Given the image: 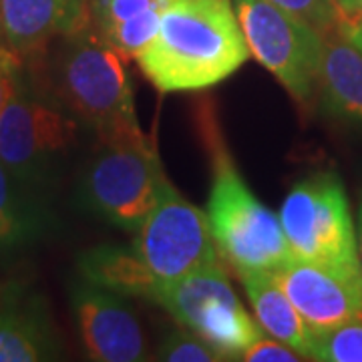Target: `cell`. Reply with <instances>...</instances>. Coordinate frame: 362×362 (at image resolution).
<instances>
[{
    "instance_id": "cell-23",
    "label": "cell",
    "mask_w": 362,
    "mask_h": 362,
    "mask_svg": "<svg viewBox=\"0 0 362 362\" xmlns=\"http://www.w3.org/2000/svg\"><path fill=\"white\" fill-rule=\"evenodd\" d=\"M18 89V78L13 71V61L6 54H0V115L4 107L11 103Z\"/></svg>"
},
{
    "instance_id": "cell-22",
    "label": "cell",
    "mask_w": 362,
    "mask_h": 362,
    "mask_svg": "<svg viewBox=\"0 0 362 362\" xmlns=\"http://www.w3.org/2000/svg\"><path fill=\"white\" fill-rule=\"evenodd\" d=\"M242 361L246 362H298L304 361L296 350L276 338L262 337L244 352Z\"/></svg>"
},
{
    "instance_id": "cell-13",
    "label": "cell",
    "mask_w": 362,
    "mask_h": 362,
    "mask_svg": "<svg viewBox=\"0 0 362 362\" xmlns=\"http://www.w3.org/2000/svg\"><path fill=\"white\" fill-rule=\"evenodd\" d=\"M0 26L14 52H33L85 26L83 0H0Z\"/></svg>"
},
{
    "instance_id": "cell-18",
    "label": "cell",
    "mask_w": 362,
    "mask_h": 362,
    "mask_svg": "<svg viewBox=\"0 0 362 362\" xmlns=\"http://www.w3.org/2000/svg\"><path fill=\"white\" fill-rule=\"evenodd\" d=\"M45 228L47 216L35 202L33 187L0 161V252L25 246Z\"/></svg>"
},
{
    "instance_id": "cell-27",
    "label": "cell",
    "mask_w": 362,
    "mask_h": 362,
    "mask_svg": "<svg viewBox=\"0 0 362 362\" xmlns=\"http://www.w3.org/2000/svg\"><path fill=\"white\" fill-rule=\"evenodd\" d=\"M354 18H362V0H354Z\"/></svg>"
},
{
    "instance_id": "cell-17",
    "label": "cell",
    "mask_w": 362,
    "mask_h": 362,
    "mask_svg": "<svg viewBox=\"0 0 362 362\" xmlns=\"http://www.w3.org/2000/svg\"><path fill=\"white\" fill-rule=\"evenodd\" d=\"M240 278L262 330L296 350L304 361L310 358L314 330L302 318L288 294L276 284L272 274H246Z\"/></svg>"
},
{
    "instance_id": "cell-26",
    "label": "cell",
    "mask_w": 362,
    "mask_h": 362,
    "mask_svg": "<svg viewBox=\"0 0 362 362\" xmlns=\"http://www.w3.org/2000/svg\"><path fill=\"white\" fill-rule=\"evenodd\" d=\"M356 242H358V262H361L362 272V204L358 209V228H356Z\"/></svg>"
},
{
    "instance_id": "cell-7",
    "label": "cell",
    "mask_w": 362,
    "mask_h": 362,
    "mask_svg": "<svg viewBox=\"0 0 362 362\" xmlns=\"http://www.w3.org/2000/svg\"><path fill=\"white\" fill-rule=\"evenodd\" d=\"M247 49L298 103L318 90L324 35L270 0H233Z\"/></svg>"
},
{
    "instance_id": "cell-3",
    "label": "cell",
    "mask_w": 362,
    "mask_h": 362,
    "mask_svg": "<svg viewBox=\"0 0 362 362\" xmlns=\"http://www.w3.org/2000/svg\"><path fill=\"white\" fill-rule=\"evenodd\" d=\"M59 89L73 115L99 139L141 135L127 59L95 30L71 33L59 59Z\"/></svg>"
},
{
    "instance_id": "cell-6",
    "label": "cell",
    "mask_w": 362,
    "mask_h": 362,
    "mask_svg": "<svg viewBox=\"0 0 362 362\" xmlns=\"http://www.w3.org/2000/svg\"><path fill=\"white\" fill-rule=\"evenodd\" d=\"M157 304L226 361H242L244 352L264 337L258 320L250 316L235 294L221 258L163 286Z\"/></svg>"
},
{
    "instance_id": "cell-16",
    "label": "cell",
    "mask_w": 362,
    "mask_h": 362,
    "mask_svg": "<svg viewBox=\"0 0 362 362\" xmlns=\"http://www.w3.org/2000/svg\"><path fill=\"white\" fill-rule=\"evenodd\" d=\"M168 0H90V16L97 33L127 61L156 37Z\"/></svg>"
},
{
    "instance_id": "cell-25",
    "label": "cell",
    "mask_w": 362,
    "mask_h": 362,
    "mask_svg": "<svg viewBox=\"0 0 362 362\" xmlns=\"http://www.w3.org/2000/svg\"><path fill=\"white\" fill-rule=\"evenodd\" d=\"M346 18H354V0H334Z\"/></svg>"
},
{
    "instance_id": "cell-2",
    "label": "cell",
    "mask_w": 362,
    "mask_h": 362,
    "mask_svg": "<svg viewBox=\"0 0 362 362\" xmlns=\"http://www.w3.org/2000/svg\"><path fill=\"white\" fill-rule=\"evenodd\" d=\"M202 133L211 156V189L207 202V218L214 242L221 259L235 274H272L294 258L280 216L264 206L247 187L233 163L220 127L209 113H204Z\"/></svg>"
},
{
    "instance_id": "cell-8",
    "label": "cell",
    "mask_w": 362,
    "mask_h": 362,
    "mask_svg": "<svg viewBox=\"0 0 362 362\" xmlns=\"http://www.w3.org/2000/svg\"><path fill=\"white\" fill-rule=\"evenodd\" d=\"M77 143L75 117L21 87L0 115V161L30 187L49 183Z\"/></svg>"
},
{
    "instance_id": "cell-4",
    "label": "cell",
    "mask_w": 362,
    "mask_h": 362,
    "mask_svg": "<svg viewBox=\"0 0 362 362\" xmlns=\"http://www.w3.org/2000/svg\"><path fill=\"white\" fill-rule=\"evenodd\" d=\"M165 173L145 133L105 139L77 185L78 204L99 220L133 232L156 206Z\"/></svg>"
},
{
    "instance_id": "cell-12",
    "label": "cell",
    "mask_w": 362,
    "mask_h": 362,
    "mask_svg": "<svg viewBox=\"0 0 362 362\" xmlns=\"http://www.w3.org/2000/svg\"><path fill=\"white\" fill-rule=\"evenodd\" d=\"M61 354L49 308L37 296L0 302V362H45Z\"/></svg>"
},
{
    "instance_id": "cell-1",
    "label": "cell",
    "mask_w": 362,
    "mask_h": 362,
    "mask_svg": "<svg viewBox=\"0 0 362 362\" xmlns=\"http://www.w3.org/2000/svg\"><path fill=\"white\" fill-rule=\"evenodd\" d=\"M250 57L233 0H168L135 61L159 93H181L218 85Z\"/></svg>"
},
{
    "instance_id": "cell-10",
    "label": "cell",
    "mask_w": 362,
    "mask_h": 362,
    "mask_svg": "<svg viewBox=\"0 0 362 362\" xmlns=\"http://www.w3.org/2000/svg\"><path fill=\"white\" fill-rule=\"evenodd\" d=\"M71 310L89 361L139 362L147 358L145 334L127 298L83 280L71 286Z\"/></svg>"
},
{
    "instance_id": "cell-20",
    "label": "cell",
    "mask_w": 362,
    "mask_h": 362,
    "mask_svg": "<svg viewBox=\"0 0 362 362\" xmlns=\"http://www.w3.org/2000/svg\"><path fill=\"white\" fill-rule=\"evenodd\" d=\"M157 361L165 362H220L226 361L204 338L181 326L163 337L156 352Z\"/></svg>"
},
{
    "instance_id": "cell-9",
    "label": "cell",
    "mask_w": 362,
    "mask_h": 362,
    "mask_svg": "<svg viewBox=\"0 0 362 362\" xmlns=\"http://www.w3.org/2000/svg\"><path fill=\"white\" fill-rule=\"evenodd\" d=\"M131 246L161 286L221 258L207 214L185 199L168 177L153 209L135 230Z\"/></svg>"
},
{
    "instance_id": "cell-24",
    "label": "cell",
    "mask_w": 362,
    "mask_h": 362,
    "mask_svg": "<svg viewBox=\"0 0 362 362\" xmlns=\"http://www.w3.org/2000/svg\"><path fill=\"white\" fill-rule=\"evenodd\" d=\"M338 33L362 51V18H346L340 25Z\"/></svg>"
},
{
    "instance_id": "cell-15",
    "label": "cell",
    "mask_w": 362,
    "mask_h": 362,
    "mask_svg": "<svg viewBox=\"0 0 362 362\" xmlns=\"http://www.w3.org/2000/svg\"><path fill=\"white\" fill-rule=\"evenodd\" d=\"M78 276L125 298H143L157 304L163 286L145 266L133 246H101L85 250L77 258Z\"/></svg>"
},
{
    "instance_id": "cell-5",
    "label": "cell",
    "mask_w": 362,
    "mask_h": 362,
    "mask_svg": "<svg viewBox=\"0 0 362 362\" xmlns=\"http://www.w3.org/2000/svg\"><path fill=\"white\" fill-rule=\"evenodd\" d=\"M278 216L294 258L362 276L349 197L337 173L322 171L294 183Z\"/></svg>"
},
{
    "instance_id": "cell-14",
    "label": "cell",
    "mask_w": 362,
    "mask_h": 362,
    "mask_svg": "<svg viewBox=\"0 0 362 362\" xmlns=\"http://www.w3.org/2000/svg\"><path fill=\"white\" fill-rule=\"evenodd\" d=\"M318 90L328 115L362 127V51L340 33L324 35Z\"/></svg>"
},
{
    "instance_id": "cell-19",
    "label": "cell",
    "mask_w": 362,
    "mask_h": 362,
    "mask_svg": "<svg viewBox=\"0 0 362 362\" xmlns=\"http://www.w3.org/2000/svg\"><path fill=\"white\" fill-rule=\"evenodd\" d=\"M310 361L362 362V318L314 332Z\"/></svg>"
},
{
    "instance_id": "cell-21",
    "label": "cell",
    "mask_w": 362,
    "mask_h": 362,
    "mask_svg": "<svg viewBox=\"0 0 362 362\" xmlns=\"http://www.w3.org/2000/svg\"><path fill=\"white\" fill-rule=\"evenodd\" d=\"M286 13L306 21L322 35L338 33L346 16L338 8L334 0H270Z\"/></svg>"
},
{
    "instance_id": "cell-11",
    "label": "cell",
    "mask_w": 362,
    "mask_h": 362,
    "mask_svg": "<svg viewBox=\"0 0 362 362\" xmlns=\"http://www.w3.org/2000/svg\"><path fill=\"white\" fill-rule=\"evenodd\" d=\"M272 278L314 332L362 318V276L292 258Z\"/></svg>"
}]
</instances>
